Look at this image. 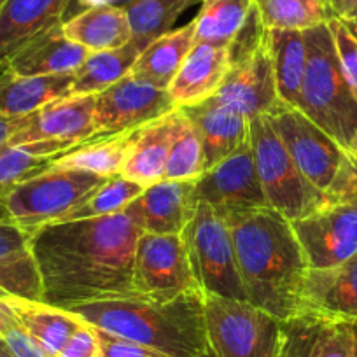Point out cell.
Returning a JSON list of instances; mask_svg holds the SVG:
<instances>
[{
	"label": "cell",
	"mask_w": 357,
	"mask_h": 357,
	"mask_svg": "<svg viewBox=\"0 0 357 357\" xmlns=\"http://www.w3.org/2000/svg\"><path fill=\"white\" fill-rule=\"evenodd\" d=\"M142 233L126 211L40 226L30 235V247L43 284V301L70 308L137 294L133 257Z\"/></svg>",
	"instance_id": "6da1fadb"
},
{
	"label": "cell",
	"mask_w": 357,
	"mask_h": 357,
	"mask_svg": "<svg viewBox=\"0 0 357 357\" xmlns=\"http://www.w3.org/2000/svg\"><path fill=\"white\" fill-rule=\"evenodd\" d=\"M228 225L247 301L282 322L301 315L310 268L291 221L268 207Z\"/></svg>",
	"instance_id": "7a4b0ae2"
},
{
	"label": "cell",
	"mask_w": 357,
	"mask_h": 357,
	"mask_svg": "<svg viewBox=\"0 0 357 357\" xmlns=\"http://www.w3.org/2000/svg\"><path fill=\"white\" fill-rule=\"evenodd\" d=\"M72 312L93 328L149 347L168 357H200L208 352L200 291L168 301L142 294L102 298L74 305Z\"/></svg>",
	"instance_id": "3957f363"
},
{
	"label": "cell",
	"mask_w": 357,
	"mask_h": 357,
	"mask_svg": "<svg viewBox=\"0 0 357 357\" xmlns=\"http://www.w3.org/2000/svg\"><path fill=\"white\" fill-rule=\"evenodd\" d=\"M307 67L298 109L352 154L357 142V95L347 81L328 23L305 30Z\"/></svg>",
	"instance_id": "277c9868"
},
{
	"label": "cell",
	"mask_w": 357,
	"mask_h": 357,
	"mask_svg": "<svg viewBox=\"0 0 357 357\" xmlns=\"http://www.w3.org/2000/svg\"><path fill=\"white\" fill-rule=\"evenodd\" d=\"M249 139L268 207L294 222L328 202L326 195L301 174L266 116L250 119Z\"/></svg>",
	"instance_id": "5b68a950"
},
{
	"label": "cell",
	"mask_w": 357,
	"mask_h": 357,
	"mask_svg": "<svg viewBox=\"0 0 357 357\" xmlns=\"http://www.w3.org/2000/svg\"><path fill=\"white\" fill-rule=\"evenodd\" d=\"M105 178L91 172L47 167L20 183L2 204L9 221L32 235L77 207Z\"/></svg>",
	"instance_id": "8992f818"
},
{
	"label": "cell",
	"mask_w": 357,
	"mask_h": 357,
	"mask_svg": "<svg viewBox=\"0 0 357 357\" xmlns=\"http://www.w3.org/2000/svg\"><path fill=\"white\" fill-rule=\"evenodd\" d=\"M205 331L215 357H275L282 321L245 300L204 296Z\"/></svg>",
	"instance_id": "52a82bcc"
},
{
	"label": "cell",
	"mask_w": 357,
	"mask_h": 357,
	"mask_svg": "<svg viewBox=\"0 0 357 357\" xmlns=\"http://www.w3.org/2000/svg\"><path fill=\"white\" fill-rule=\"evenodd\" d=\"M195 282L204 296L245 300L236 268L235 247L226 219L211 205L198 202L197 212L183 233Z\"/></svg>",
	"instance_id": "ba28073f"
},
{
	"label": "cell",
	"mask_w": 357,
	"mask_h": 357,
	"mask_svg": "<svg viewBox=\"0 0 357 357\" xmlns=\"http://www.w3.org/2000/svg\"><path fill=\"white\" fill-rule=\"evenodd\" d=\"M266 118L301 174L317 190L328 193L352 154L342 149L300 109L280 104Z\"/></svg>",
	"instance_id": "9c48e42d"
},
{
	"label": "cell",
	"mask_w": 357,
	"mask_h": 357,
	"mask_svg": "<svg viewBox=\"0 0 357 357\" xmlns=\"http://www.w3.org/2000/svg\"><path fill=\"white\" fill-rule=\"evenodd\" d=\"M291 226L310 270H326L345 263L357 254V190L328 200Z\"/></svg>",
	"instance_id": "30bf717a"
},
{
	"label": "cell",
	"mask_w": 357,
	"mask_h": 357,
	"mask_svg": "<svg viewBox=\"0 0 357 357\" xmlns=\"http://www.w3.org/2000/svg\"><path fill=\"white\" fill-rule=\"evenodd\" d=\"M133 287L137 294L160 301L200 291L183 235L142 233L139 236L133 257Z\"/></svg>",
	"instance_id": "8fae6325"
},
{
	"label": "cell",
	"mask_w": 357,
	"mask_h": 357,
	"mask_svg": "<svg viewBox=\"0 0 357 357\" xmlns=\"http://www.w3.org/2000/svg\"><path fill=\"white\" fill-rule=\"evenodd\" d=\"M195 195L198 202L211 205L226 221L268 208L250 139L231 156L207 168L195 181Z\"/></svg>",
	"instance_id": "7c38bea8"
},
{
	"label": "cell",
	"mask_w": 357,
	"mask_h": 357,
	"mask_svg": "<svg viewBox=\"0 0 357 357\" xmlns=\"http://www.w3.org/2000/svg\"><path fill=\"white\" fill-rule=\"evenodd\" d=\"M175 107L168 89L128 74L95 95L93 123L97 137L137 130L172 112Z\"/></svg>",
	"instance_id": "4fadbf2b"
},
{
	"label": "cell",
	"mask_w": 357,
	"mask_h": 357,
	"mask_svg": "<svg viewBox=\"0 0 357 357\" xmlns=\"http://www.w3.org/2000/svg\"><path fill=\"white\" fill-rule=\"evenodd\" d=\"M214 98L245 116L249 121L272 114L279 107L280 100L266 36L250 53L229 63L228 74Z\"/></svg>",
	"instance_id": "5bb4252c"
},
{
	"label": "cell",
	"mask_w": 357,
	"mask_h": 357,
	"mask_svg": "<svg viewBox=\"0 0 357 357\" xmlns=\"http://www.w3.org/2000/svg\"><path fill=\"white\" fill-rule=\"evenodd\" d=\"M95 95H70L25 116L9 146L54 142L67 149L97 139L93 123Z\"/></svg>",
	"instance_id": "9a60e30c"
},
{
	"label": "cell",
	"mask_w": 357,
	"mask_h": 357,
	"mask_svg": "<svg viewBox=\"0 0 357 357\" xmlns=\"http://www.w3.org/2000/svg\"><path fill=\"white\" fill-rule=\"evenodd\" d=\"M195 181H160L126 207L144 233L181 235L197 212Z\"/></svg>",
	"instance_id": "2e32d148"
},
{
	"label": "cell",
	"mask_w": 357,
	"mask_h": 357,
	"mask_svg": "<svg viewBox=\"0 0 357 357\" xmlns=\"http://www.w3.org/2000/svg\"><path fill=\"white\" fill-rule=\"evenodd\" d=\"M301 314L357 326V254L338 266L308 270Z\"/></svg>",
	"instance_id": "e0dca14e"
},
{
	"label": "cell",
	"mask_w": 357,
	"mask_h": 357,
	"mask_svg": "<svg viewBox=\"0 0 357 357\" xmlns=\"http://www.w3.org/2000/svg\"><path fill=\"white\" fill-rule=\"evenodd\" d=\"M72 0H8L0 9V72L51 26L63 22Z\"/></svg>",
	"instance_id": "ac0fdd59"
},
{
	"label": "cell",
	"mask_w": 357,
	"mask_h": 357,
	"mask_svg": "<svg viewBox=\"0 0 357 357\" xmlns=\"http://www.w3.org/2000/svg\"><path fill=\"white\" fill-rule=\"evenodd\" d=\"M228 70V46L195 43L193 50L168 86L175 107H191L214 97Z\"/></svg>",
	"instance_id": "d6986e66"
},
{
	"label": "cell",
	"mask_w": 357,
	"mask_h": 357,
	"mask_svg": "<svg viewBox=\"0 0 357 357\" xmlns=\"http://www.w3.org/2000/svg\"><path fill=\"white\" fill-rule=\"evenodd\" d=\"M183 111L200 135L205 170L249 142V119L214 97L202 104L183 107Z\"/></svg>",
	"instance_id": "ffe728a7"
},
{
	"label": "cell",
	"mask_w": 357,
	"mask_h": 357,
	"mask_svg": "<svg viewBox=\"0 0 357 357\" xmlns=\"http://www.w3.org/2000/svg\"><path fill=\"white\" fill-rule=\"evenodd\" d=\"M63 23V22H61ZM61 23L30 40L9 63L20 75H72L88 58L89 51L67 39Z\"/></svg>",
	"instance_id": "44dd1931"
},
{
	"label": "cell",
	"mask_w": 357,
	"mask_h": 357,
	"mask_svg": "<svg viewBox=\"0 0 357 357\" xmlns=\"http://www.w3.org/2000/svg\"><path fill=\"white\" fill-rule=\"evenodd\" d=\"M0 289L9 296L43 301L30 233L9 219H0Z\"/></svg>",
	"instance_id": "7402d4cb"
},
{
	"label": "cell",
	"mask_w": 357,
	"mask_h": 357,
	"mask_svg": "<svg viewBox=\"0 0 357 357\" xmlns=\"http://www.w3.org/2000/svg\"><path fill=\"white\" fill-rule=\"evenodd\" d=\"M175 121H177V109L156 121L140 126L128 160L121 168L123 177L140 184L142 188H149L163 181Z\"/></svg>",
	"instance_id": "603a6c76"
},
{
	"label": "cell",
	"mask_w": 357,
	"mask_h": 357,
	"mask_svg": "<svg viewBox=\"0 0 357 357\" xmlns=\"http://www.w3.org/2000/svg\"><path fill=\"white\" fill-rule=\"evenodd\" d=\"M6 303L15 314L16 321L44 350L46 357H56L68 338L84 322L72 312L40 300L8 296Z\"/></svg>",
	"instance_id": "cb8c5ba5"
},
{
	"label": "cell",
	"mask_w": 357,
	"mask_h": 357,
	"mask_svg": "<svg viewBox=\"0 0 357 357\" xmlns=\"http://www.w3.org/2000/svg\"><path fill=\"white\" fill-rule=\"evenodd\" d=\"M72 95V75H20L0 72V114L25 118L44 105Z\"/></svg>",
	"instance_id": "d4e9b609"
},
{
	"label": "cell",
	"mask_w": 357,
	"mask_h": 357,
	"mask_svg": "<svg viewBox=\"0 0 357 357\" xmlns=\"http://www.w3.org/2000/svg\"><path fill=\"white\" fill-rule=\"evenodd\" d=\"M61 29L67 39L88 50L89 53L118 50L132 40L128 16L118 6H97L63 20Z\"/></svg>",
	"instance_id": "484cf974"
},
{
	"label": "cell",
	"mask_w": 357,
	"mask_h": 357,
	"mask_svg": "<svg viewBox=\"0 0 357 357\" xmlns=\"http://www.w3.org/2000/svg\"><path fill=\"white\" fill-rule=\"evenodd\" d=\"M193 22L154 39L137 58L130 74L158 88L168 89L183 61L195 46Z\"/></svg>",
	"instance_id": "4316f807"
},
{
	"label": "cell",
	"mask_w": 357,
	"mask_h": 357,
	"mask_svg": "<svg viewBox=\"0 0 357 357\" xmlns=\"http://www.w3.org/2000/svg\"><path fill=\"white\" fill-rule=\"evenodd\" d=\"M137 132L139 128L86 140L65 151L60 156L53 158L50 167L84 170L102 175V177L118 175L121 174L123 165L128 160V154L137 139Z\"/></svg>",
	"instance_id": "83f0119b"
},
{
	"label": "cell",
	"mask_w": 357,
	"mask_h": 357,
	"mask_svg": "<svg viewBox=\"0 0 357 357\" xmlns=\"http://www.w3.org/2000/svg\"><path fill=\"white\" fill-rule=\"evenodd\" d=\"M266 46L272 58L280 104L298 109V98L307 67V44L303 32L266 30Z\"/></svg>",
	"instance_id": "f1b7e54d"
},
{
	"label": "cell",
	"mask_w": 357,
	"mask_h": 357,
	"mask_svg": "<svg viewBox=\"0 0 357 357\" xmlns=\"http://www.w3.org/2000/svg\"><path fill=\"white\" fill-rule=\"evenodd\" d=\"M149 44L130 40L118 50L89 53L84 63L72 74V95H98L130 74Z\"/></svg>",
	"instance_id": "f546056e"
},
{
	"label": "cell",
	"mask_w": 357,
	"mask_h": 357,
	"mask_svg": "<svg viewBox=\"0 0 357 357\" xmlns=\"http://www.w3.org/2000/svg\"><path fill=\"white\" fill-rule=\"evenodd\" d=\"M193 20L195 40L212 46H229L245 26L254 0H202Z\"/></svg>",
	"instance_id": "4dcf8cb0"
},
{
	"label": "cell",
	"mask_w": 357,
	"mask_h": 357,
	"mask_svg": "<svg viewBox=\"0 0 357 357\" xmlns=\"http://www.w3.org/2000/svg\"><path fill=\"white\" fill-rule=\"evenodd\" d=\"M254 11L266 30H305L333 18L326 0H254Z\"/></svg>",
	"instance_id": "1f68e13d"
},
{
	"label": "cell",
	"mask_w": 357,
	"mask_h": 357,
	"mask_svg": "<svg viewBox=\"0 0 357 357\" xmlns=\"http://www.w3.org/2000/svg\"><path fill=\"white\" fill-rule=\"evenodd\" d=\"M202 0H139L125 8L132 39L151 44L163 33L170 32L174 23L186 9Z\"/></svg>",
	"instance_id": "d6a6232c"
},
{
	"label": "cell",
	"mask_w": 357,
	"mask_h": 357,
	"mask_svg": "<svg viewBox=\"0 0 357 357\" xmlns=\"http://www.w3.org/2000/svg\"><path fill=\"white\" fill-rule=\"evenodd\" d=\"M205 172L204 147L200 135L183 109L177 107L174 137H172L170 154H168L167 181H197Z\"/></svg>",
	"instance_id": "836d02e7"
},
{
	"label": "cell",
	"mask_w": 357,
	"mask_h": 357,
	"mask_svg": "<svg viewBox=\"0 0 357 357\" xmlns=\"http://www.w3.org/2000/svg\"><path fill=\"white\" fill-rule=\"evenodd\" d=\"M142 188L140 184L128 181L123 177L121 174L107 177L93 193L89 195L86 200H82L77 207L72 208L68 214L58 219L56 222L63 221H81V219H93V218H104V215L119 214L125 212L126 207L135 200L137 197L142 195Z\"/></svg>",
	"instance_id": "e575fe53"
},
{
	"label": "cell",
	"mask_w": 357,
	"mask_h": 357,
	"mask_svg": "<svg viewBox=\"0 0 357 357\" xmlns=\"http://www.w3.org/2000/svg\"><path fill=\"white\" fill-rule=\"evenodd\" d=\"M53 158L39 156L30 146H8L0 151V202L20 183L50 167Z\"/></svg>",
	"instance_id": "d590c367"
},
{
	"label": "cell",
	"mask_w": 357,
	"mask_h": 357,
	"mask_svg": "<svg viewBox=\"0 0 357 357\" xmlns=\"http://www.w3.org/2000/svg\"><path fill=\"white\" fill-rule=\"evenodd\" d=\"M324 319L301 314L282 322L279 349L275 357H312Z\"/></svg>",
	"instance_id": "8d00e7d4"
},
{
	"label": "cell",
	"mask_w": 357,
	"mask_h": 357,
	"mask_svg": "<svg viewBox=\"0 0 357 357\" xmlns=\"http://www.w3.org/2000/svg\"><path fill=\"white\" fill-rule=\"evenodd\" d=\"M354 352H356L354 326L343 321H324L312 357H354Z\"/></svg>",
	"instance_id": "74e56055"
},
{
	"label": "cell",
	"mask_w": 357,
	"mask_h": 357,
	"mask_svg": "<svg viewBox=\"0 0 357 357\" xmlns=\"http://www.w3.org/2000/svg\"><path fill=\"white\" fill-rule=\"evenodd\" d=\"M328 26L338 54L340 67L357 95V36L343 20L331 18Z\"/></svg>",
	"instance_id": "f35d334b"
},
{
	"label": "cell",
	"mask_w": 357,
	"mask_h": 357,
	"mask_svg": "<svg viewBox=\"0 0 357 357\" xmlns=\"http://www.w3.org/2000/svg\"><path fill=\"white\" fill-rule=\"evenodd\" d=\"M9 307V305H8ZM0 340L8 345V349L15 354L16 357H46L44 350L36 343V340L25 331L22 324L16 321L15 314L8 317L6 324L0 331Z\"/></svg>",
	"instance_id": "ab89813d"
},
{
	"label": "cell",
	"mask_w": 357,
	"mask_h": 357,
	"mask_svg": "<svg viewBox=\"0 0 357 357\" xmlns=\"http://www.w3.org/2000/svg\"><path fill=\"white\" fill-rule=\"evenodd\" d=\"M102 345L97 328L82 322L77 331L68 338L56 357H100Z\"/></svg>",
	"instance_id": "60d3db41"
},
{
	"label": "cell",
	"mask_w": 357,
	"mask_h": 357,
	"mask_svg": "<svg viewBox=\"0 0 357 357\" xmlns=\"http://www.w3.org/2000/svg\"><path fill=\"white\" fill-rule=\"evenodd\" d=\"M97 331L102 345L100 357H168L158 350L139 345V343L130 342V340L119 338L111 333L102 331V329H97Z\"/></svg>",
	"instance_id": "b9f144b4"
},
{
	"label": "cell",
	"mask_w": 357,
	"mask_h": 357,
	"mask_svg": "<svg viewBox=\"0 0 357 357\" xmlns=\"http://www.w3.org/2000/svg\"><path fill=\"white\" fill-rule=\"evenodd\" d=\"M333 18L350 22L357 16V0H326Z\"/></svg>",
	"instance_id": "7bdbcfd3"
},
{
	"label": "cell",
	"mask_w": 357,
	"mask_h": 357,
	"mask_svg": "<svg viewBox=\"0 0 357 357\" xmlns=\"http://www.w3.org/2000/svg\"><path fill=\"white\" fill-rule=\"evenodd\" d=\"M25 118H8L0 114V151L6 149L15 137V133L22 128Z\"/></svg>",
	"instance_id": "ee69618b"
},
{
	"label": "cell",
	"mask_w": 357,
	"mask_h": 357,
	"mask_svg": "<svg viewBox=\"0 0 357 357\" xmlns=\"http://www.w3.org/2000/svg\"><path fill=\"white\" fill-rule=\"evenodd\" d=\"M6 298H2V300H0V331H2V326L6 324L8 317L11 315V308H9L8 303H6Z\"/></svg>",
	"instance_id": "f6af8a7d"
},
{
	"label": "cell",
	"mask_w": 357,
	"mask_h": 357,
	"mask_svg": "<svg viewBox=\"0 0 357 357\" xmlns=\"http://www.w3.org/2000/svg\"><path fill=\"white\" fill-rule=\"evenodd\" d=\"M79 4L84 6V8L88 9V8H97V6L111 4V0H79Z\"/></svg>",
	"instance_id": "bcb514c9"
},
{
	"label": "cell",
	"mask_w": 357,
	"mask_h": 357,
	"mask_svg": "<svg viewBox=\"0 0 357 357\" xmlns=\"http://www.w3.org/2000/svg\"><path fill=\"white\" fill-rule=\"evenodd\" d=\"M139 0H111V6H118V8H128V6L135 4Z\"/></svg>",
	"instance_id": "7dc6e473"
},
{
	"label": "cell",
	"mask_w": 357,
	"mask_h": 357,
	"mask_svg": "<svg viewBox=\"0 0 357 357\" xmlns=\"http://www.w3.org/2000/svg\"><path fill=\"white\" fill-rule=\"evenodd\" d=\"M0 357H16L15 354L8 349V345H6L2 340H0Z\"/></svg>",
	"instance_id": "c3c4849f"
},
{
	"label": "cell",
	"mask_w": 357,
	"mask_h": 357,
	"mask_svg": "<svg viewBox=\"0 0 357 357\" xmlns=\"http://www.w3.org/2000/svg\"><path fill=\"white\" fill-rule=\"evenodd\" d=\"M345 23L350 26V30H352V32L357 36V16H356V18L350 20V22H345Z\"/></svg>",
	"instance_id": "681fc988"
},
{
	"label": "cell",
	"mask_w": 357,
	"mask_h": 357,
	"mask_svg": "<svg viewBox=\"0 0 357 357\" xmlns=\"http://www.w3.org/2000/svg\"><path fill=\"white\" fill-rule=\"evenodd\" d=\"M0 219H8V214H6V208L2 202H0Z\"/></svg>",
	"instance_id": "f907efd6"
},
{
	"label": "cell",
	"mask_w": 357,
	"mask_h": 357,
	"mask_svg": "<svg viewBox=\"0 0 357 357\" xmlns=\"http://www.w3.org/2000/svg\"><path fill=\"white\" fill-rule=\"evenodd\" d=\"M354 335H356V352H354V357H357V326H354Z\"/></svg>",
	"instance_id": "816d5d0a"
},
{
	"label": "cell",
	"mask_w": 357,
	"mask_h": 357,
	"mask_svg": "<svg viewBox=\"0 0 357 357\" xmlns=\"http://www.w3.org/2000/svg\"><path fill=\"white\" fill-rule=\"evenodd\" d=\"M200 357H215V356H214V354L211 352V350H208V352H205L204 356H200Z\"/></svg>",
	"instance_id": "f5cc1de1"
},
{
	"label": "cell",
	"mask_w": 357,
	"mask_h": 357,
	"mask_svg": "<svg viewBox=\"0 0 357 357\" xmlns=\"http://www.w3.org/2000/svg\"><path fill=\"white\" fill-rule=\"evenodd\" d=\"M6 296H9V294H8V293H4V291L0 289V300H2V298H6Z\"/></svg>",
	"instance_id": "db71d44e"
},
{
	"label": "cell",
	"mask_w": 357,
	"mask_h": 357,
	"mask_svg": "<svg viewBox=\"0 0 357 357\" xmlns=\"http://www.w3.org/2000/svg\"><path fill=\"white\" fill-rule=\"evenodd\" d=\"M352 156L356 158V161H357V142H356V147H354V153H352Z\"/></svg>",
	"instance_id": "11a10c76"
},
{
	"label": "cell",
	"mask_w": 357,
	"mask_h": 357,
	"mask_svg": "<svg viewBox=\"0 0 357 357\" xmlns=\"http://www.w3.org/2000/svg\"><path fill=\"white\" fill-rule=\"evenodd\" d=\"M6 2H8V0H0V9L4 8V4H6Z\"/></svg>",
	"instance_id": "9f6ffc18"
}]
</instances>
